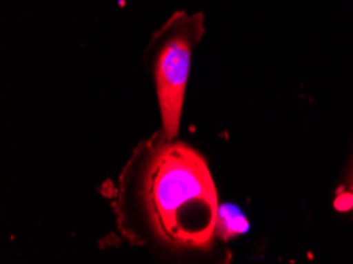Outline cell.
I'll use <instances>...</instances> for the list:
<instances>
[{"mask_svg":"<svg viewBox=\"0 0 353 264\" xmlns=\"http://www.w3.org/2000/svg\"><path fill=\"white\" fill-rule=\"evenodd\" d=\"M143 203L151 226L165 244L210 249L219 201L210 168L196 150L181 143L157 149L143 176Z\"/></svg>","mask_w":353,"mask_h":264,"instance_id":"obj_1","label":"cell"},{"mask_svg":"<svg viewBox=\"0 0 353 264\" xmlns=\"http://www.w3.org/2000/svg\"><path fill=\"white\" fill-rule=\"evenodd\" d=\"M201 14L185 16L184 13L173 16L160 32L162 43L156 59V85L167 141L174 139L179 132L190 54L195 43L201 39Z\"/></svg>","mask_w":353,"mask_h":264,"instance_id":"obj_2","label":"cell"},{"mask_svg":"<svg viewBox=\"0 0 353 264\" xmlns=\"http://www.w3.org/2000/svg\"><path fill=\"white\" fill-rule=\"evenodd\" d=\"M248 228V220H245L243 212L238 207L232 206V204H225V206L219 207L216 223V236H219V238L227 241L244 233Z\"/></svg>","mask_w":353,"mask_h":264,"instance_id":"obj_3","label":"cell"},{"mask_svg":"<svg viewBox=\"0 0 353 264\" xmlns=\"http://www.w3.org/2000/svg\"><path fill=\"white\" fill-rule=\"evenodd\" d=\"M349 193H350V196L353 198V168H352V172H350V177H349Z\"/></svg>","mask_w":353,"mask_h":264,"instance_id":"obj_4","label":"cell"}]
</instances>
